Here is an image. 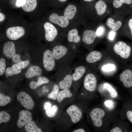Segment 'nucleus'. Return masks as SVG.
Masks as SVG:
<instances>
[{
  "label": "nucleus",
  "instance_id": "nucleus-1",
  "mask_svg": "<svg viewBox=\"0 0 132 132\" xmlns=\"http://www.w3.org/2000/svg\"><path fill=\"white\" fill-rule=\"evenodd\" d=\"M81 102L78 101L63 110L58 119L60 131H67L72 126L81 120L83 114Z\"/></svg>",
  "mask_w": 132,
  "mask_h": 132
},
{
  "label": "nucleus",
  "instance_id": "nucleus-2",
  "mask_svg": "<svg viewBox=\"0 0 132 132\" xmlns=\"http://www.w3.org/2000/svg\"><path fill=\"white\" fill-rule=\"evenodd\" d=\"M63 9V13L69 21L71 26L78 27L83 24L84 11L80 1L69 2Z\"/></svg>",
  "mask_w": 132,
  "mask_h": 132
},
{
  "label": "nucleus",
  "instance_id": "nucleus-3",
  "mask_svg": "<svg viewBox=\"0 0 132 132\" xmlns=\"http://www.w3.org/2000/svg\"><path fill=\"white\" fill-rule=\"evenodd\" d=\"M52 53L55 61H57L58 66L69 65L75 56V53L67 45L61 42L53 48Z\"/></svg>",
  "mask_w": 132,
  "mask_h": 132
},
{
  "label": "nucleus",
  "instance_id": "nucleus-4",
  "mask_svg": "<svg viewBox=\"0 0 132 132\" xmlns=\"http://www.w3.org/2000/svg\"><path fill=\"white\" fill-rule=\"evenodd\" d=\"M72 70L69 65L59 66L57 73V84L60 90L72 88Z\"/></svg>",
  "mask_w": 132,
  "mask_h": 132
},
{
  "label": "nucleus",
  "instance_id": "nucleus-5",
  "mask_svg": "<svg viewBox=\"0 0 132 132\" xmlns=\"http://www.w3.org/2000/svg\"><path fill=\"white\" fill-rule=\"evenodd\" d=\"M61 9L57 13L50 14L48 19L50 22L56 25L59 31L65 35L71 26L69 21L64 16L62 10Z\"/></svg>",
  "mask_w": 132,
  "mask_h": 132
},
{
  "label": "nucleus",
  "instance_id": "nucleus-6",
  "mask_svg": "<svg viewBox=\"0 0 132 132\" xmlns=\"http://www.w3.org/2000/svg\"><path fill=\"white\" fill-rule=\"evenodd\" d=\"M66 37L67 39V45L75 53L77 51L81 43V36L78 27L71 26L67 31Z\"/></svg>",
  "mask_w": 132,
  "mask_h": 132
},
{
  "label": "nucleus",
  "instance_id": "nucleus-7",
  "mask_svg": "<svg viewBox=\"0 0 132 132\" xmlns=\"http://www.w3.org/2000/svg\"><path fill=\"white\" fill-rule=\"evenodd\" d=\"M77 93L70 89L60 90L57 96L56 100L57 103L64 108L69 104L72 103L75 100Z\"/></svg>",
  "mask_w": 132,
  "mask_h": 132
},
{
  "label": "nucleus",
  "instance_id": "nucleus-8",
  "mask_svg": "<svg viewBox=\"0 0 132 132\" xmlns=\"http://www.w3.org/2000/svg\"><path fill=\"white\" fill-rule=\"evenodd\" d=\"M45 40L48 42H52L59 35L63 38L65 36L61 33L54 24L49 22H45L44 25Z\"/></svg>",
  "mask_w": 132,
  "mask_h": 132
},
{
  "label": "nucleus",
  "instance_id": "nucleus-9",
  "mask_svg": "<svg viewBox=\"0 0 132 132\" xmlns=\"http://www.w3.org/2000/svg\"><path fill=\"white\" fill-rule=\"evenodd\" d=\"M86 70L85 66L80 64L76 66L73 71L72 70V88L76 93L77 92L78 89L80 86L81 81Z\"/></svg>",
  "mask_w": 132,
  "mask_h": 132
},
{
  "label": "nucleus",
  "instance_id": "nucleus-10",
  "mask_svg": "<svg viewBox=\"0 0 132 132\" xmlns=\"http://www.w3.org/2000/svg\"><path fill=\"white\" fill-rule=\"evenodd\" d=\"M43 62L44 69L48 71H52L56 66V62L52 51L47 49L43 53Z\"/></svg>",
  "mask_w": 132,
  "mask_h": 132
},
{
  "label": "nucleus",
  "instance_id": "nucleus-11",
  "mask_svg": "<svg viewBox=\"0 0 132 132\" xmlns=\"http://www.w3.org/2000/svg\"><path fill=\"white\" fill-rule=\"evenodd\" d=\"M113 50L116 54L124 59L129 57L131 51V47L122 41H118L114 44Z\"/></svg>",
  "mask_w": 132,
  "mask_h": 132
},
{
  "label": "nucleus",
  "instance_id": "nucleus-12",
  "mask_svg": "<svg viewBox=\"0 0 132 132\" xmlns=\"http://www.w3.org/2000/svg\"><path fill=\"white\" fill-rule=\"evenodd\" d=\"M97 81L95 76L93 73H90L86 75L84 78L83 88L88 92H92L96 89Z\"/></svg>",
  "mask_w": 132,
  "mask_h": 132
},
{
  "label": "nucleus",
  "instance_id": "nucleus-13",
  "mask_svg": "<svg viewBox=\"0 0 132 132\" xmlns=\"http://www.w3.org/2000/svg\"><path fill=\"white\" fill-rule=\"evenodd\" d=\"M105 112L102 109L96 108L90 111L89 115L94 125L96 127H100L102 125V118L104 116Z\"/></svg>",
  "mask_w": 132,
  "mask_h": 132
},
{
  "label": "nucleus",
  "instance_id": "nucleus-14",
  "mask_svg": "<svg viewBox=\"0 0 132 132\" xmlns=\"http://www.w3.org/2000/svg\"><path fill=\"white\" fill-rule=\"evenodd\" d=\"M17 98L22 106L26 109L31 110L34 108V103L32 98L26 92H20L17 96Z\"/></svg>",
  "mask_w": 132,
  "mask_h": 132
},
{
  "label": "nucleus",
  "instance_id": "nucleus-15",
  "mask_svg": "<svg viewBox=\"0 0 132 132\" xmlns=\"http://www.w3.org/2000/svg\"><path fill=\"white\" fill-rule=\"evenodd\" d=\"M25 31L24 28L21 26L10 27L6 31L7 37L12 40H17L22 36Z\"/></svg>",
  "mask_w": 132,
  "mask_h": 132
},
{
  "label": "nucleus",
  "instance_id": "nucleus-16",
  "mask_svg": "<svg viewBox=\"0 0 132 132\" xmlns=\"http://www.w3.org/2000/svg\"><path fill=\"white\" fill-rule=\"evenodd\" d=\"M80 34L81 43L87 45L92 44L97 36L96 31L91 29L84 30Z\"/></svg>",
  "mask_w": 132,
  "mask_h": 132
},
{
  "label": "nucleus",
  "instance_id": "nucleus-17",
  "mask_svg": "<svg viewBox=\"0 0 132 132\" xmlns=\"http://www.w3.org/2000/svg\"><path fill=\"white\" fill-rule=\"evenodd\" d=\"M32 119V114L30 111L26 110H22L19 113V118L17 123V126L19 128H21Z\"/></svg>",
  "mask_w": 132,
  "mask_h": 132
},
{
  "label": "nucleus",
  "instance_id": "nucleus-18",
  "mask_svg": "<svg viewBox=\"0 0 132 132\" xmlns=\"http://www.w3.org/2000/svg\"><path fill=\"white\" fill-rule=\"evenodd\" d=\"M120 81L123 82V86L126 88L132 86V71L129 69L125 70L121 74L120 76Z\"/></svg>",
  "mask_w": 132,
  "mask_h": 132
},
{
  "label": "nucleus",
  "instance_id": "nucleus-19",
  "mask_svg": "<svg viewBox=\"0 0 132 132\" xmlns=\"http://www.w3.org/2000/svg\"><path fill=\"white\" fill-rule=\"evenodd\" d=\"M3 51L5 56L10 58L15 54V47L14 43L11 41L6 42L3 48Z\"/></svg>",
  "mask_w": 132,
  "mask_h": 132
},
{
  "label": "nucleus",
  "instance_id": "nucleus-20",
  "mask_svg": "<svg viewBox=\"0 0 132 132\" xmlns=\"http://www.w3.org/2000/svg\"><path fill=\"white\" fill-rule=\"evenodd\" d=\"M42 70L39 66H31L26 71L25 75L28 79H30L34 77L40 76L42 74Z\"/></svg>",
  "mask_w": 132,
  "mask_h": 132
},
{
  "label": "nucleus",
  "instance_id": "nucleus-21",
  "mask_svg": "<svg viewBox=\"0 0 132 132\" xmlns=\"http://www.w3.org/2000/svg\"><path fill=\"white\" fill-rule=\"evenodd\" d=\"M101 53L100 52L95 51L90 52L86 58V62L89 63H95L99 60L102 57Z\"/></svg>",
  "mask_w": 132,
  "mask_h": 132
},
{
  "label": "nucleus",
  "instance_id": "nucleus-22",
  "mask_svg": "<svg viewBox=\"0 0 132 132\" xmlns=\"http://www.w3.org/2000/svg\"><path fill=\"white\" fill-rule=\"evenodd\" d=\"M37 5V0H24V3L22 7L25 11L29 12L34 10Z\"/></svg>",
  "mask_w": 132,
  "mask_h": 132
},
{
  "label": "nucleus",
  "instance_id": "nucleus-23",
  "mask_svg": "<svg viewBox=\"0 0 132 132\" xmlns=\"http://www.w3.org/2000/svg\"><path fill=\"white\" fill-rule=\"evenodd\" d=\"M49 81V80L47 78L40 76L37 78V82L33 81L31 82L29 86L31 89H34L42 84L48 83Z\"/></svg>",
  "mask_w": 132,
  "mask_h": 132
},
{
  "label": "nucleus",
  "instance_id": "nucleus-24",
  "mask_svg": "<svg viewBox=\"0 0 132 132\" xmlns=\"http://www.w3.org/2000/svg\"><path fill=\"white\" fill-rule=\"evenodd\" d=\"M95 8L97 15L100 16L103 14L105 12L107 5L104 1L100 0L96 3Z\"/></svg>",
  "mask_w": 132,
  "mask_h": 132
},
{
  "label": "nucleus",
  "instance_id": "nucleus-25",
  "mask_svg": "<svg viewBox=\"0 0 132 132\" xmlns=\"http://www.w3.org/2000/svg\"><path fill=\"white\" fill-rule=\"evenodd\" d=\"M22 68L18 65L14 64L11 67H8L5 71V74L8 76L18 74L21 72Z\"/></svg>",
  "mask_w": 132,
  "mask_h": 132
},
{
  "label": "nucleus",
  "instance_id": "nucleus-26",
  "mask_svg": "<svg viewBox=\"0 0 132 132\" xmlns=\"http://www.w3.org/2000/svg\"><path fill=\"white\" fill-rule=\"evenodd\" d=\"M106 25L113 31H116L118 30L121 27L122 22L120 21H115L112 18H110L107 19Z\"/></svg>",
  "mask_w": 132,
  "mask_h": 132
},
{
  "label": "nucleus",
  "instance_id": "nucleus-27",
  "mask_svg": "<svg viewBox=\"0 0 132 132\" xmlns=\"http://www.w3.org/2000/svg\"><path fill=\"white\" fill-rule=\"evenodd\" d=\"M13 62L15 64L20 66L22 68H24L29 64V61L28 60L22 61L20 56L18 54H15L12 57Z\"/></svg>",
  "mask_w": 132,
  "mask_h": 132
},
{
  "label": "nucleus",
  "instance_id": "nucleus-28",
  "mask_svg": "<svg viewBox=\"0 0 132 132\" xmlns=\"http://www.w3.org/2000/svg\"><path fill=\"white\" fill-rule=\"evenodd\" d=\"M25 130L28 132H42L41 129L38 127L34 122L31 121L27 123L24 126Z\"/></svg>",
  "mask_w": 132,
  "mask_h": 132
},
{
  "label": "nucleus",
  "instance_id": "nucleus-29",
  "mask_svg": "<svg viewBox=\"0 0 132 132\" xmlns=\"http://www.w3.org/2000/svg\"><path fill=\"white\" fill-rule=\"evenodd\" d=\"M60 90L58 84H55L53 86L52 91L48 95V98L54 100H56L57 95Z\"/></svg>",
  "mask_w": 132,
  "mask_h": 132
},
{
  "label": "nucleus",
  "instance_id": "nucleus-30",
  "mask_svg": "<svg viewBox=\"0 0 132 132\" xmlns=\"http://www.w3.org/2000/svg\"><path fill=\"white\" fill-rule=\"evenodd\" d=\"M103 87L106 89L109 92L112 97L114 98L117 97V92L110 84L105 83L103 84Z\"/></svg>",
  "mask_w": 132,
  "mask_h": 132
},
{
  "label": "nucleus",
  "instance_id": "nucleus-31",
  "mask_svg": "<svg viewBox=\"0 0 132 132\" xmlns=\"http://www.w3.org/2000/svg\"><path fill=\"white\" fill-rule=\"evenodd\" d=\"M113 5L115 8L120 7L124 3L130 4L132 3V0H113Z\"/></svg>",
  "mask_w": 132,
  "mask_h": 132
},
{
  "label": "nucleus",
  "instance_id": "nucleus-32",
  "mask_svg": "<svg viewBox=\"0 0 132 132\" xmlns=\"http://www.w3.org/2000/svg\"><path fill=\"white\" fill-rule=\"evenodd\" d=\"M11 99L9 96L0 93V106H4L8 104L11 101Z\"/></svg>",
  "mask_w": 132,
  "mask_h": 132
},
{
  "label": "nucleus",
  "instance_id": "nucleus-33",
  "mask_svg": "<svg viewBox=\"0 0 132 132\" xmlns=\"http://www.w3.org/2000/svg\"><path fill=\"white\" fill-rule=\"evenodd\" d=\"M10 118V115L5 111H2L0 113V123L9 121Z\"/></svg>",
  "mask_w": 132,
  "mask_h": 132
},
{
  "label": "nucleus",
  "instance_id": "nucleus-34",
  "mask_svg": "<svg viewBox=\"0 0 132 132\" xmlns=\"http://www.w3.org/2000/svg\"><path fill=\"white\" fill-rule=\"evenodd\" d=\"M6 67L5 60L3 58L0 59V75H3L5 71Z\"/></svg>",
  "mask_w": 132,
  "mask_h": 132
},
{
  "label": "nucleus",
  "instance_id": "nucleus-35",
  "mask_svg": "<svg viewBox=\"0 0 132 132\" xmlns=\"http://www.w3.org/2000/svg\"><path fill=\"white\" fill-rule=\"evenodd\" d=\"M115 69V66L112 64H108L103 66L102 67V70L105 71H112Z\"/></svg>",
  "mask_w": 132,
  "mask_h": 132
},
{
  "label": "nucleus",
  "instance_id": "nucleus-36",
  "mask_svg": "<svg viewBox=\"0 0 132 132\" xmlns=\"http://www.w3.org/2000/svg\"><path fill=\"white\" fill-rule=\"evenodd\" d=\"M105 31L104 27L102 26L99 27L96 31V33L97 36H101L103 33Z\"/></svg>",
  "mask_w": 132,
  "mask_h": 132
},
{
  "label": "nucleus",
  "instance_id": "nucleus-37",
  "mask_svg": "<svg viewBox=\"0 0 132 132\" xmlns=\"http://www.w3.org/2000/svg\"><path fill=\"white\" fill-rule=\"evenodd\" d=\"M105 106L108 108L111 109L113 107V103L111 100H106L104 103Z\"/></svg>",
  "mask_w": 132,
  "mask_h": 132
},
{
  "label": "nucleus",
  "instance_id": "nucleus-38",
  "mask_svg": "<svg viewBox=\"0 0 132 132\" xmlns=\"http://www.w3.org/2000/svg\"><path fill=\"white\" fill-rule=\"evenodd\" d=\"M53 104L49 101H46L45 102L43 105V108L44 110H47L51 108Z\"/></svg>",
  "mask_w": 132,
  "mask_h": 132
},
{
  "label": "nucleus",
  "instance_id": "nucleus-39",
  "mask_svg": "<svg viewBox=\"0 0 132 132\" xmlns=\"http://www.w3.org/2000/svg\"><path fill=\"white\" fill-rule=\"evenodd\" d=\"M116 33L114 31H111L109 33V39L110 40H113L114 38Z\"/></svg>",
  "mask_w": 132,
  "mask_h": 132
},
{
  "label": "nucleus",
  "instance_id": "nucleus-40",
  "mask_svg": "<svg viewBox=\"0 0 132 132\" xmlns=\"http://www.w3.org/2000/svg\"><path fill=\"white\" fill-rule=\"evenodd\" d=\"M127 117L130 121L132 123V111L129 110L127 112Z\"/></svg>",
  "mask_w": 132,
  "mask_h": 132
},
{
  "label": "nucleus",
  "instance_id": "nucleus-41",
  "mask_svg": "<svg viewBox=\"0 0 132 132\" xmlns=\"http://www.w3.org/2000/svg\"><path fill=\"white\" fill-rule=\"evenodd\" d=\"M72 132H85L86 131L84 128L79 127L73 130Z\"/></svg>",
  "mask_w": 132,
  "mask_h": 132
},
{
  "label": "nucleus",
  "instance_id": "nucleus-42",
  "mask_svg": "<svg viewBox=\"0 0 132 132\" xmlns=\"http://www.w3.org/2000/svg\"><path fill=\"white\" fill-rule=\"evenodd\" d=\"M24 1V0H17L16 4L17 6L20 7L23 4Z\"/></svg>",
  "mask_w": 132,
  "mask_h": 132
},
{
  "label": "nucleus",
  "instance_id": "nucleus-43",
  "mask_svg": "<svg viewBox=\"0 0 132 132\" xmlns=\"http://www.w3.org/2000/svg\"><path fill=\"white\" fill-rule=\"evenodd\" d=\"M110 132H122L121 129L118 127H116L112 129L110 131Z\"/></svg>",
  "mask_w": 132,
  "mask_h": 132
},
{
  "label": "nucleus",
  "instance_id": "nucleus-44",
  "mask_svg": "<svg viewBox=\"0 0 132 132\" xmlns=\"http://www.w3.org/2000/svg\"><path fill=\"white\" fill-rule=\"evenodd\" d=\"M128 25L129 28L131 29V33L132 35V18L130 19L129 21Z\"/></svg>",
  "mask_w": 132,
  "mask_h": 132
},
{
  "label": "nucleus",
  "instance_id": "nucleus-45",
  "mask_svg": "<svg viewBox=\"0 0 132 132\" xmlns=\"http://www.w3.org/2000/svg\"><path fill=\"white\" fill-rule=\"evenodd\" d=\"M5 18V16L4 15L1 13H0V22H2L3 21Z\"/></svg>",
  "mask_w": 132,
  "mask_h": 132
},
{
  "label": "nucleus",
  "instance_id": "nucleus-46",
  "mask_svg": "<svg viewBox=\"0 0 132 132\" xmlns=\"http://www.w3.org/2000/svg\"><path fill=\"white\" fill-rule=\"evenodd\" d=\"M81 1H84L85 2H89L92 1L94 0H79Z\"/></svg>",
  "mask_w": 132,
  "mask_h": 132
},
{
  "label": "nucleus",
  "instance_id": "nucleus-47",
  "mask_svg": "<svg viewBox=\"0 0 132 132\" xmlns=\"http://www.w3.org/2000/svg\"></svg>",
  "mask_w": 132,
  "mask_h": 132
}]
</instances>
